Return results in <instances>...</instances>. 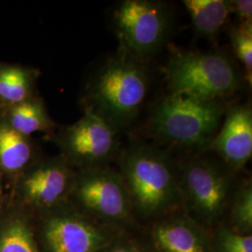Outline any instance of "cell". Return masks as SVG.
I'll return each mask as SVG.
<instances>
[{
	"instance_id": "1",
	"label": "cell",
	"mask_w": 252,
	"mask_h": 252,
	"mask_svg": "<svg viewBox=\"0 0 252 252\" xmlns=\"http://www.w3.org/2000/svg\"><path fill=\"white\" fill-rule=\"evenodd\" d=\"M146 62L119 50L100 66L87 87L84 108L120 132L135 123L148 94Z\"/></svg>"
},
{
	"instance_id": "2",
	"label": "cell",
	"mask_w": 252,
	"mask_h": 252,
	"mask_svg": "<svg viewBox=\"0 0 252 252\" xmlns=\"http://www.w3.org/2000/svg\"><path fill=\"white\" fill-rule=\"evenodd\" d=\"M119 163L131 204L143 215L159 214L180 198V170L167 149L134 139Z\"/></svg>"
},
{
	"instance_id": "3",
	"label": "cell",
	"mask_w": 252,
	"mask_h": 252,
	"mask_svg": "<svg viewBox=\"0 0 252 252\" xmlns=\"http://www.w3.org/2000/svg\"><path fill=\"white\" fill-rule=\"evenodd\" d=\"M226 109L222 100L170 94L153 109L146 133L157 144L206 151L221 126Z\"/></svg>"
},
{
	"instance_id": "4",
	"label": "cell",
	"mask_w": 252,
	"mask_h": 252,
	"mask_svg": "<svg viewBox=\"0 0 252 252\" xmlns=\"http://www.w3.org/2000/svg\"><path fill=\"white\" fill-rule=\"evenodd\" d=\"M170 94L202 100H223L241 86V75L222 53L176 52L165 69Z\"/></svg>"
},
{
	"instance_id": "5",
	"label": "cell",
	"mask_w": 252,
	"mask_h": 252,
	"mask_svg": "<svg viewBox=\"0 0 252 252\" xmlns=\"http://www.w3.org/2000/svg\"><path fill=\"white\" fill-rule=\"evenodd\" d=\"M112 21L119 50L143 62L162 50L171 31V10L161 1H122Z\"/></svg>"
},
{
	"instance_id": "6",
	"label": "cell",
	"mask_w": 252,
	"mask_h": 252,
	"mask_svg": "<svg viewBox=\"0 0 252 252\" xmlns=\"http://www.w3.org/2000/svg\"><path fill=\"white\" fill-rule=\"evenodd\" d=\"M118 131L91 109L56 135V144L69 165L81 170L104 167L120 151Z\"/></svg>"
},
{
	"instance_id": "7",
	"label": "cell",
	"mask_w": 252,
	"mask_h": 252,
	"mask_svg": "<svg viewBox=\"0 0 252 252\" xmlns=\"http://www.w3.org/2000/svg\"><path fill=\"white\" fill-rule=\"evenodd\" d=\"M232 190L228 170L206 158H193L180 171V197L199 218L211 222L224 211Z\"/></svg>"
},
{
	"instance_id": "8",
	"label": "cell",
	"mask_w": 252,
	"mask_h": 252,
	"mask_svg": "<svg viewBox=\"0 0 252 252\" xmlns=\"http://www.w3.org/2000/svg\"><path fill=\"white\" fill-rule=\"evenodd\" d=\"M71 193L83 209L110 220L125 219L132 207L122 175L104 167L79 172Z\"/></svg>"
},
{
	"instance_id": "9",
	"label": "cell",
	"mask_w": 252,
	"mask_h": 252,
	"mask_svg": "<svg viewBox=\"0 0 252 252\" xmlns=\"http://www.w3.org/2000/svg\"><path fill=\"white\" fill-rule=\"evenodd\" d=\"M74 177L62 156L30 164L21 173L17 195L26 206L52 210L59 207L71 192Z\"/></svg>"
},
{
	"instance_id": "10",
	"label": "cell",
	"mask_w": 252,
	"mask_h": 252,
	"mask_svg": "<svg viewBox=\"0 0 252 252\" xmlns=\"http://www.w3.org/2000/svg\"><path fill=\"white\" fill-rule=\"evenodd\" d=\"M41 224L45 252H98L107 237L97 226L72 211L52 209Z\"/></svg>"
},
{
	"instance_id": "11",
	"label": "cell",
	"mask_w": 252,
	"mask_h": 252,
	"mask_svg": "<svg viewBox=\"0 0 252 252\" xmlns=\"http://www.w3.org/2000/svg\"><path fill=\"white\" fill-rule=\"evenodd\" d=\"M206 151H212L232 171L241 170L252 155V109L248 104L227 108L224 121Z\"/></svg>"
},
{
	"instance_id": "12",
	"label": "cell",
	"mask_w": 252,
	"mask_h": 252,
	"mask_svg": "<svg viewBox=\"0 0 252 252\" xmlns=\"http://www.w3.org/2000/svg\"><path fill=\"white\" fill-rule=\"evenodd\" d=\"M195 34L212 39L223 29L232 15L229 0H184Z\"/></svg>"
},
{
	"instance_id": "13",
	"label": "cell",
	"mask_w": 252,
	"mask_h": 252,
	"mask_svg": "<svg viewBox=\"0 0 252 252\" xmlns=\"http://www.w3.org/2000/svg\"><path fill=\"white\" fill-rule=\"evenodd\" d=\"M34 145L28 136L14 130L0 117V170L3 174H21L30 165Z\"/></svg>"
},
{
	"instance_id": "14",
	"label": "cell",
	"mask_w": 252,
	"mask_h": 252,
	"mask_svg": "<svg viewBox=\"0 0 252 252\" xmlns=\"http://www.w3.org/2000/svg\"><path fill=\"white\" fill-rule=\"evenodd\" d=\"M0 252H39L31 223L20 209L0 218Z\"/></svg>"
},
{
	"instance_id": "15",
	"label": "cell",
	"mask_w": 252,
	"mask_h": 252,
	"mask_svg": "<svg viewBox=\"0 0 252 252\" xmlns=\"http://www.w3.org/2000/svg\"><path fill=\"white\" fill-rule=\"evenodd\" d=\"M195 227L184 220L156 226L154 239L164 252H208L207 243Z\"/></svg>"
},
{
	"instance_id": "16",
	"label": "cell",
	"mask_w": 252,
	"mask_h": 252,
	"mask_svg": "<svg viewBox=\"0 0 252 252\" xmlns=\"http://www.w3.org/2000/svg\"><path fill=\"white\" fill-rule=\"evenodd\" d=\"M3 118L14 130L28 137L35 133L50 132L54 127L43 101L35 95L17 105L9 106Z\"/></svg>"
},
{
	"instance_id": "17",
	"label": "cell",
	"mask_w": 252,
	"mask_h": 252,
	"mask_svg": "<svg viewBox=\"0 0 252 252\" xmlns=\"http://www.w3.org/2000/svg\"><path fill=\"white\" fill-rule=\"evenodd\" d=\"M37 71L16 64H0V100L14 106L34 96Z\"/></svg>"
},
{
	"instance_id": "18",
	"label": "cell",
	"mask_w": 252,
	"mask_h": 252,
	"mask_svg": "<svg viewBox=\"0 0 252 252\" xmlns=\"http://www.w3.org/2000/svg\"><path fill=\"white\" fill-rule=\"evenodd\" d=\"M230 36L235 56L243 66L244 77L252 85V23L237 24L231 28Z\"/></svg>"
},
{
	"instance_id": "19",
	"label": "cell",
	"mask_w": 252,
	"mask_h": 252,
	"mask_svg": "<svg viewBox=\"0 0 252 252\" xmlns=\"http://www.w3.org/2000/svg\"><path fill=\"white\" fill-rule=\"evenodd\" d=\"M232 220L234 225L244 233L252 231V182H247L234 195L232 207Z\"/></svg>"
},
{
	"instance_id": "20",
	"label": "cell",
	"mask_w": 252,
	"mask_h": 252,
	"mask_svg": "<svg viewBox=\"0 0 252 252\" xmlns=\"http://www.w3.org/2000/svg\"><path fill=\"white\" fill-rule=\"evenodd\" d=\"M220 247L222 252H252V235L224 230L220 234Z\"/></svg>"
},
{
	"instance_id": "21",
	"label": "cell",
	"mask_w": 252,
	"mask_h": 252,
	"mask_svg": "<svg viewBox=\"0 0 252 252\" xmlns=\"http://www.w3.org/2000/svg\"><path fill=\"white\" fill-rule=\"evenodd\" d=\"M232 2V14L234 13L238 24L252 23V0H234Z\"/></svg>"
},
{
	"instance_id": "22",
	"label": "cell",
	"mask_w": 252,
	"mask_h": 252,
	"mask_svg": "<svg viewBox=\"0 0 252 252\" xmlns=\"http://www.w3.org/2000/svg\"><path fill=\"white\" fill-rule=\"evenodd\" d=\"M108 252H135L134 249L128 247V246H118L115 248H112Z\"/></svg>"
},
{
	"instance_id": "23",
	"label": "cell",
	"mask_w": 252,
	"mask_h": 252,
	"mask_svg": "<svg viewBox=\"0 0 252 252\" xmlns=\"http://www.w3.org/2000/svg\"><path fill=\"white\" fill-rule=\"evenodd\" d=\"M3 173L0 170V205H1V199H2V191H3Z\"/></svg>"
}]
</instances>
